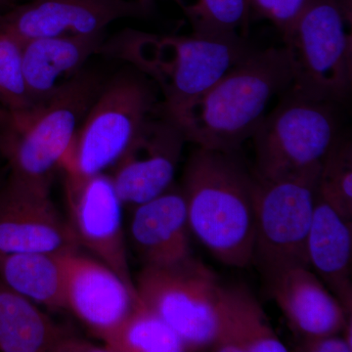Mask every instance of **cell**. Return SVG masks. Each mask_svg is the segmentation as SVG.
<instances>
[{
    "label": "cell",
    "instance_id": "6da1fadb",
    "mask_svg": "<svg viewBox=\"0 0 352 352\" xmlns=\"http://www.w3.org/2000/svg\"><path fill=\"white\" fill-rule=\"evenodd\" d=\"M238 152L197 147L182 193L191 233L220 263L245 268L254 259L256 176Z\"/></svg>",
    "mask_w": 352,
    "mask_h": 352
},
{
    "label": "cell",
    "instance_id": "7a4b0ae2",
    "mask_svg": "<svg viewBox=\"0 0 352 352\" xmlns=\"http://www.w3.org/2000/svg\"><path fill=\"white\" fill-rule=\"evenodd\" d=\"M286 47L252 50L200 96L166 116L187 142L219 151H239L252 138L271 99L291 87Z\"/></svg>",
    "mask_w": 352,
    "mask_h": 352
},
{
    "label": "cell",
    "instance_id": "3957f363",
    "mask_svg": "<svg viewBox=\"0 0 352 352\" xmlns=\"http://www.w3.org/2000/svg\"><path fill=\"white\" fill-rule=\"evenodd\" d=\"M252 50L241 34L164 36L126 30L104 41L99 53L126 62L149 78L163 96L162 112L173 116Z\"/></svg>",
    "mask_w": 352,
    "mask_h": 352
},
{
    "label": "cell",
    "instance_id": "277c9868",
    "mask_svg": "<svg viewBox=\"0 0 352 352\" xmlns=\"http://www.w3.org/2000/svg\"><path fill=\"white\" fill-rule=\"evenodd\" d=\"M103 82L85 68L41 105L24 112L0 109V154L8 164L7 178L50 192Z\"/></svg>",
    "mask_w": 352,
    "mask_h": 352
},
{
    "label": "cell",
    "instance_id": "5b68a950",
    "mask_svg": "<svg viewBox=\"0 0 352 352\" xmlns=\"http://www.w3.org/2000/svg\"><path fill=\"white\" fill-rule=\"evenodd\" d=\"M155 87L132 67L104 82L65 159V175L87 177L112 170L159 110Z\"/></svg>",
    "mask_w": 352,
    "mask_h": 352
},
{
    "label": "cell",
    "instance_id": "8992f818",
    "mask_svg": "<svg viewBox=\"0 0 352 352\" xmlns=\"http://www.w3.org/2000/svg\"><path fill=\"white\" fill-rule=\"evenodd\" d=\"M335 104L291 94L265 115L252 135L258 179L318 178L340 138Z\"/></svg>",
    "mask_w": 352,
    "mask_h": 352
},
{
    "label": "cell",
    "instance_id": "52a82bcc",
    "mask_svg": "<svg viewBox=\"0 0 352 352\" xmlns=\"http://www.w3.org/2000/svg\"><path fill=\"white\" fill-rule=\"evenodd\" d=\"M351 24L336 0H308L295 24L285 32L293 80L289 92L337 104L352 85Z\"/></svg>",
    "mask_w": 352,
    "mask_h": 352
},
{
    "label": "cell",
    "instance_id": "ba28073f",
    "mask_svg": "<svg viewBox=\"0 0 352 352\" xmlns=\"http://www.w3.org/2000/svg\"><path fill=\"white\" fill-rule=\"evenodd\" d=\"M139 300L164 319L194 351L210 349L219 332L224 286L195 258L164 267L143 266Z\"/></svg>",
    "mask_w": 352,
    "mask_h": 352
},
{
    "label": "cell",
    "instance_id": "9c48e42d",
    "mask_svg": "<svg viewBox=\"0 0 352 352\" xmlns=\"http://www.w3.org/2000/svg\"><path fill=\"white\" fill-rule=\"evenodd\" d=\"M318 178L263 180L254 193L252 263L264 277L291 266L309 267L307 239L317 201Z\"/></svg>",
    "mask_w": 352,
    "mask_h": 352
},
{
    "label": "cell",
    "instance_id": "30bf717a",
    "mask_svg": "<svg viewBox=\"0 0 352 352\" xmlns=\"http://www.w3.org/2000/svg\"><path fill=\"white\" fill-rule=\"evenodd\" d=\"M65 176L67 221L76 244L94 254L138 293L127 259L122 226L124 205L110 175Z\"/></svg>",
    "mask_w": 352,
    "mask_h": 352
},
{
    "label": "cell",
    "instance_id": "8fae6325",
    "mask_svg": "<svg viewBox=\"0 0 352 352\" xmlns=\"http://www.w3.org/2000/svg\"><path fill=\"white\" fill-rule=\"evenodd\" d=\"M186 142L180 127L162 112L160 104L111 170L122 205L136 208L168 191Z\"/></svg>",
    "mask_w": 352,
    "mask_h": 352
},
{
    "label": "cell",
    "instance_id": "7c38bea8",
    "mask_svg": "<svg viewBox=\"0 0 352 352\" xmlns=\"http://www.w3.org/2000/svg\"><path fill=\"white\" fill-rule=\"evenodd\" d=\"M149 7L131 0H31L0 13V30L19 39L104 34L122 18L144 15Z\"/></svg>",
    "mask_w": 352,
    "mask_h": 352
},
{
    "label": "cell",
    "instance_id": "4fadbf2b",
    "mask_svg": "<svg viewBox=\"0 0 352 352\" xmlns=\"http://www.w3.org/2000/svg\"><path fill=\"white\" fill-rule=\"evenodd\" d=\"M65 305L95 337L110 339L141 300L98 259L65 252Z\"/></svg>",
    "mask_w": 352,
    "mask_h": 352
},
{
    "label": "cell",
    "instance_id": "5bb4252c",
    "mask_svg": "<svg viewBox=\"0 0 352 352\" xmlns=\"http://www.w3.org/2000/svg\"><path fill=\"white\" fill-rule=\"evenodd\" d=\"M78 250L68 221L50 192L7 178L0 186V256Z\"/></svg>",
    "mask_w": 352,
    "mask_h": 352
},
{
    "label": "cell",
    "instance_id": "9a60e30c",
    "mask_svg": "<svg viewBox=\"0 0 352 352\" xmlns=\"http://www.w3.org/2000/svg\"><path fill=\"white\" fill-rule=\"evenodd\" d=\"M270 295L296 333L305 338L342 333L351 314L310 267L291 266L265 278Z\"/></svg>",
    "mask_w": 352,
    "mask_h": 352
},
{
    "label": "cell",
    "instance_id": "2e32d148",
    "mask_svg": "<svg viewBox=\"0 0 352 352\" xmlns=\"http://www.w3.org/2000/svg\"><path fill=\"white\" fill-rule=\"evenodd\" d=\"M129 232L143 266L164 267L193 258L191 229L182 190L170 187L134 208Z\"/></svg>",
    "mask_w": 352,
    "mask_h": 352
},
{
    "label": "cell",
    "instance_id": "e0dca14e",
    "mask_svg": "<svg viewBox=\"0 0 352 352\" xmlns=\"http://www.w3.org/2000/svg\"><path fill=\"white\" fill-rule=\"evenodd\" d=\"M103 43L104 34L52 36L23 43V74L32 105L50 100L78 76Z\"/></svg>",
    "mask_w": 352,
    "mask_h": 352
},
{
    "label": "cell",
    "instance_id": "ac0fdd59",
    "mask_svg": "<svg viewBox=\"0 0 352 352\" xmlns=\"http://www.w3.org/2000/svg\"><path fill=\"white\" fill-rule=\"evenodd\" d=\"M0 351H105L76 337L0 279Z\"/></svg>",
    "mask_w": 352,
    "mask_h": 352
},
{
    "label": "cell",
    "instance_id": "d6986e66",
    "mask_svg": "<svg viewBox=\"0 0 352 352\" xmlns=\"http://www.w3.org/2000/svg\"><path fill=\"white\" fill-rule=\"evenodd\" d=\"M351 258V222L317 197L308 234V264L349 314H352Z\"/></svg>",
    "mask_w": 352,
    "mask_h": 352
},
{
    "label": "cell",
    "instance_id": "ffe728a7",
    "mask_svg": "<svg viewBox=\"0 0 352 352\" xmlns=\"http://www.w3.org/2000/svg\"><path fill=\"white\" fill-rule=\"evenodd\" d=\"M210 351L287 352L263 308L245 287H224L219 332Z\"/></svg>",
    "mask_w": 352,
    "mask_h": 352
},
{
    "label": "cell",
    "instance_id": "44dd1931",
    "mask_svg": "<svg viewBox=\"0 0 352 352\" xmlns=\"http://www.w3.org/2000/svg\"><path fill=\"white\" fill-rule=\"evenodd\" d=\"M64 254L0 256V279L32 302L51 310L66 309Z\"/></svg>",
    "mask_w": 352,
    "mask_h": 352
},
{
    "label": "cell",
    "instance_id": "7402d4cb",
    "mask_svg": "<svg viewBox=\"0 0 352 352\" xmlns=\"http://www.w3.org/2000/svg\"><path fill=\"white\" fill-rule=\"evenodd\" d=\"M103 347L110 352L194 351L164 319L142 302L104 342Z\"/></svg>",
    "mask_w": 352,
    "mask_h": 352
},
{
    "label": "cell",
    "instance_id": "603a6c76",
    "mask_svg": "<svg viewBox=\"0 0 352 352\" xmlns=\"http://www.w3.org/2000/svg\"><path fill=\"white\" fill-rule=\"evenodd\" d=\"M199 36L240 34L248 25L249 0H175Z\"/></svg>",
    "mask_w": 352,
    "mask_h": 352
},
{
    "label": "cell",
    "instance_id": "cb8c5ba5",
    "mask_svg": "<svg viewBox=\"0 0 352 352\" xmlns=\"http://www.w3.org/2000/svg\"><path fill=\"white\" fill-rule=\"evenodd\" d=\"M317 197L346 221L352 219V146L340 138L322 164Z\"/></svg>",
    "mask_w": 352,
    "mask_h": 352
},
{
    "label": "cell",
    "instance_id": "d4e9b609",
    "mask_svg": "<svg viewBox=\"0 0 352 352\" xmlns=\"http://www.w3.org/2000/svg\"><path fill=\"white\" fill-rule=\"evenodd\" d=\"M34 107L23 74L22 43L0 30V109L24 112Z\"/></svg>",
    "mask_w": 352,
    "mask_h": 352
},
{
    "label": "cell",
    "instance_id": "484cf974",
    "mask_svg": "<svg viewBox=\"0 0 352 352\" xmlns=\"http://www.w3.org/2000/svg\"><path fill=\"white\" fill-rule=\"evenodd\" d=\"M303 352H351L352 344L340 336L336 335L319 336V337L305 338L302 344L296 349Z\"/></svg>",
    "mask_w": 352,
    "mask_h": 352
},
{
    "label": "cell",
    "instance_id": "4316f807",
    "mask_svg": "<svg viewBox=\"0 0 352 352\" xmlns=\"http://www.w3.org/2000/svg\"><path fill=\"white\" fill-rule=\"evenodd\" d=\"M336 2L347 22L352 25V0H336Z\"/></svg>",
    "mask_w": 352,
    "mask_h": 352
},
{
    "label": "cell",
    "instance_id": "83f0119b",
    "mask_svg": "<svg viewBox=\"0 0 352 352\" xmlns=\"http://www.w3.org/2000/svg\"><path fill=\"white\" fill-rule=\"evenodd\" d=\"M131 1L139 2V3L147 7H149L150 4H151V0H131Z\"/></svg>",
    "mask_w": 352,
    "mask_h": 352
},
{
    "label": "cell",
    "instance_id": "f1b7e54d",
    "mask_svg": "<svg viewBox=\"0 0 352 352\" xmlns=\"http://www.w3.org/2000/svg\"><path fill=\"white\" fill-rule=\"evenodd\" d=\"M3 1H4V0H0V2H3Z\"/></svg>",
    "mask_w": 352,
    "mask_h": 352
},
{
    "label": "cell",
    "instance_id": "f546056e",
    "mask_svg": "<svg viewBox=\"0 0 352 352\" xmlns=\"http://www.w3.org/2000/svg\"><path fill=\"white\" fill-rule=\"evenodd\" d=\"M0 186H1V184H0Z\"/></svg>",
    "mask_w": 352,
    "mask_h": 352
}]
</instances>
